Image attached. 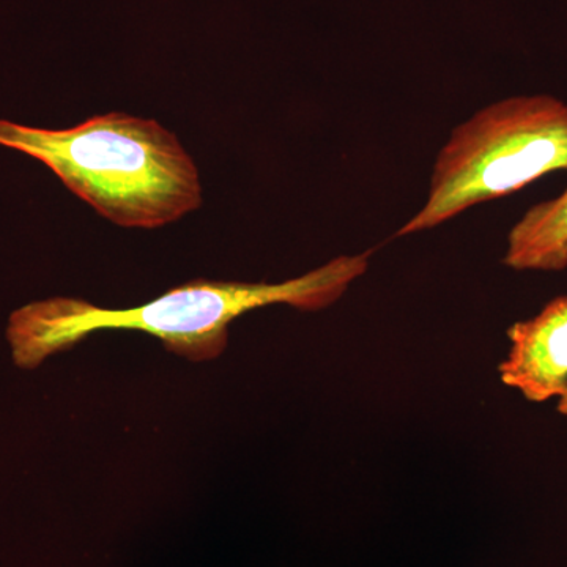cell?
<instances>
[{
	"instance_id": "cell-1",
	"label": "cell",
	"mask_w": 567,
	"mask_h": 567,
	"mask_svg": "<svg viewBox=\"0 0 567 567\" xmlns=\"http://www.w3.org/2000/svg\"><path fill=\"white\" fill-rule=\"evenodd\" d=\"M371 251L339 256L284 282L194 279L128 309H107L58 297L22 306L10 316L7 339L18 368L35 369L47 358L102 331L155 336L167 352L193 361L216 360L227 349L229 327L238 317L271 305L320 311L336 303L368 271Z\"/></svg>"
},
{
	"instance_id": "cell-2",
	"label": "cell",
	"mask_w": 567,
	"mask_h": 567,
	"mask_svg": "<svg viewBox=\"0 0 567 567\" xmlns=\"http://www.w3.org/2000/svg\"><path fill=\"white\" fill-rule=\"evenodd\" d=\"M0 145L39 159L93 210L128 229H156L203 205L199 171L169 130L107 112L66 130L0 121Z\"/></svg>"
},
{
	"instance_id": "cell-3",
	"label": "cell",
	"mask_w": 567,
	"mask_h": 567,
	"mask_svg": "<svg viewBox=\"0 0 567 567\" xmlns=\"http://www.w3.org/2000/svg\"><path fill=\"white\" fill-rule=\"evenodd\" d=\"M567 171V104L514 96L477 111L443 145L424 207L395 237L434 229L477 204Z\"/></svg>"
},
{
	"instance_id": "cell-4",
	"label": "cell",
	"mask_w": 567,
	"mask_h": 567,
	"mask_svg": "<svg viewBox=\"0 0 567 567\" xmlns=\"http://www.w3.org/2000/svg\"><path fill=\"white\" fill-rule=\"evenodd\" d=\"M507 338L509 352L498 365L502 382L535 404L561 398L567 390V295L514 323Z\"/></svg>"
},
{
	"instance_id": "cell-5",
	"label": "cell",
	"mask_w": 567,
	"mask_h": 567,
	"mask_svg": "<svg viewBox=\"0 0 567 567\" xmlns=\"http://www.w3.org/2000/svg\"><path fill=\"white\" fill-rule=\"evenodd\" d=\"M503 262L518 271L566 270L567 189L525 213L511 229Z\"/></svg>"
},
{
	"instance_id": "cell-6",
	"label": "cell",
	"mask_w": 567,
	"mask_h": 567,
	"mask_svg": "<svg viewBox=\"0 0 567 567\" xmlns=\"http://www.w3.org/2000/svg\"><path fill=\"white\" fill-rule=\"evenodd\" d=\"M557 410L559 413H561L563 416L567 417V390L566 393L558 399Z\"/></svg>"
}]
</instances>
